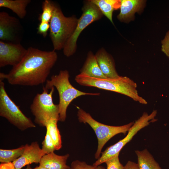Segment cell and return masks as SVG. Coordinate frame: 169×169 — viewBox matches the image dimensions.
Returning a JSON list of instances; mask_svg holds the SVG:
<instances>
[{
    "instance_id": "cell-14",
    "label": "cell",
    "mask_w": 169,
    "mask_h": 169,
    "mask_svg": "<svg viewBox=\"0 0 169 169\" xmlns=\"http://www.w3.org/2000/svg\"><path fill=\"white\" fill-rule=\"evenodd\" d=\"M69 156L68 154L61 156L54 152L46 154L42 157L39 166L47 169H71V167L66 164Z\"/></svg>"
},
{
    "instance_id": "cell-22",
    "label": "cell",
    "mask_w": 169,
    "mask_h": 169,
    "mask_svg": "<svg viewBox=\"0 0 169 169\" xmlns=\"http://www.w3.org/2000/svg\"><path fill=\"white\" fill-rule=\"evenodd\" d=\"M55 3L49 0H45L42 3V12L39 19L40 22L50 23L54 8Z\"/></svg>"
},
{
    "instance_id": "cell-5",
    "label": "cell",
    "mask_w": 169,
    "mask_h": 169,
    "mask_svg": "<svg viewBox=\"0 0 169 169\" xmlns=\"http://www.w3.org/2000/svg\"><path fill=\"white\" fill-rule=\"evenodd\" d=\"M77 116L79 122L88 124L96 134L98 141V145L95 154V158L97 159L100 157L102 149L110 139L117 134H125L134 123L131 122L120 126L106 125L96 120L89 113L79 108L77 111Z\"/></svg>"
},
{
    "instance_id": "cell-4",
    "label": "cell",
    "mask_w": 169,
    "mask_h": 169,
    "mask_svg": "<svg viewBox=\"0 0 169 169\" xmlns=\"http://www.w3.org/2000/svg\"><path fill=\"white\" fill-rule=\"evenodd\" d=\"M79 18L74 15L67 17L60 8L55 4L52 18L49 23V36L54 50L63 49L66 43L73 34Z\"/></svg>"
},
{
    "instance_id": "cell-12",
    "label": "cell",
    "mask_w": 169,
    "mask_h": 169,
    "mask_svg": "<svg viewBox=\"0 0 169 169\" xmlns=\"http://www.w3.org/2000/svg\"><path fill=\"white\" fill-rule=\"evenodd\" d=\"M46 154L41 149L36 141L32 142L30 145H25V149L22 155L13 161L15 169H21L26 165L33 163H39L42 157Z\"/></svg>"
},
{
    "instance_id": "cell-13",
    "label": "cell",
    "mask_w": 169,
    "mask_h": 169,
    "mask_svg": "<svg viewBox=\"0 0 169 169\" xmlns=\"http://www.w3.org/2000/svg\"><path fill=\"white\" fill-rule=\"evenodd\" d=\"M95 56L102 72L106 78H115L120 76L116 70L113 59L105 49H100Z\"/></svg>"
},
{
    "instance_id": "cell-30",
    "label": "cell",
    "mask_w": 169,
    "mask_h": 169,
    "mask_svg": "<svg viewBox=\"0 0 169 169\" xmlns=\"http://www.w3.org/2000/svg\"><path fill=\"white\" fill-rule=\"evenodd\" d=\"M25 169H47L44 167L41 166H36L34 168H32L29 165H28L27 167Z\"/></svg>"
},
{
    "instance_id": "cell-17",
    "label": "cell",
    "mask_w": 169,
    "mask_h": 169,
    "mask_svg": "<svg viewBox=\"0 0 169 169\" xmlns=\"http://www.w3.org/2000/svg\"><path fill=\"white\" fill-rule=\"evenodd\" d=\"M31 2L30 0H0V7L10 9L23 19L26 14V7Z\"/></svg>"
},
{
    "instance_id": "cell-23",
    "label": "cell",
    "mask_w": 169,
    "mask_h": 169,
    "mask_svg": "<svg viewBox=\"0 0 169 169\" xmlns=\"http://www.w3.org/2000/svg\"><path fill=\"white\" fill-rule=\"evenodd\" d=\"M46 134L42 143V149L46 154H47L54 152L55 150L49 130L47 128H46Z\"/></svg>"
},
{
    "instance_id": "cell-27",
    "label": "cell",
    "mask_w": 169,
    "mask_h": 169,
    "mask_svg": "<svg viewBox=\"0 0 169 169\" xmlns=\"http://www.w3.org/2000/svg\"><path fill=\"white\" fill-rule=\"evenodd\" d=\"M161 50L169 58V31L161 41Z\"/></svg>"
},
{
    "instance_id": "cell-28",
    "label": "cell",
    "mask_w": 169,
    "mask_h": 169,
    "mask_svg": "<svg viewBox=\"0 0 169 169\" xmlns=\"http://www.w3.org/2000/svg\"><path fill=\"white\" fill-rule=\"evenodd\" d=\"M124 169H139V168L137 163L129 161L124 166Z\"/></svg>"
},
{
    "instance_id": "cell-9",
    "label": "cell",
    "mask_w": 169,
    "mask_h": 169,
    "mask_svg": "<svg viewBox=\"0 0 169 169\" xmlns=\"http://www.w3.org/2000/svg\"><path fill=\"white\" fill-rule=\"evenodd\" d=\"M157 113L156 110H153L150 114L144 112L141 116L134 123L125 137L101 152V156L93 165L95 166H100L106 161L119 155L122 149L132 139L138 131L148 125L151 122L156 121V119L155 117Z\"/></svg>"
},
{
    "instance_id": "cell-16",
    "label": "cell",
    "mask_w": 169,
    "mask_h": 169,
    "mask_svg": "<svg viewBox=\"0 0 169 169\" xmlns=\"http://www.w3.org/2000/svg\"><path fill=\"white\" fill-rule=\"evenodd\" d=\"M80 71V73L91 77L98 78H107L102 72L95 54L91 51L88 53L86 60Z\"/></svg>"
},
{
    "instance_id": "cell-20",
    "label": "cell",
    "mask_w": 169,
    "mask_h": 169,
    "mask_svg": "<svg viewBox=\"0 0 169 169\" xmlns=\"http://www.w3.org/2000/svg\"><path fill=\"white\" fill-rule=\"evenodd\" d=\"M24 149L25 145L14 149H0V162L1 163L13 162L22 155Z\"/></svg>"
},
{
    "instance_id": "cell-3",
    "label": "cell",
    "mask_w": 169,
    "mask_h": 169,
    "mask_svg": "<svg viewBox=\"0 0 169 169\" xmlns=\"http://www.w3.org/2000/svg\"><path fill=\"white\" fill-rule=\"evenodd\" d=\"M69 72L66 70L60 71L58 74L53 75L49 80H47L45 87L51 90L55 87L59 95V120L64 122L67 117V108L72 101L81 96L99 95L100 93H88L81 91L74 87L69 80Z\"/></svg>"
},
{
    "instance_id": "cell-21",
    "label": "cell",
    "mask_w": 169,
    "mask_h": 169,
    "mask_svg": "<svg viewBox=\"0 0 169 169\" xmlns=\"http://www.w3.org/2000/svg\"><path fill=\"white\" fill-rule=\"evenodd\" d=\"M58 120L57 119H52L48 122L46 126L49 130L55 150H57L60 149L62 146L61 137L57 125Z\"/></svg>"
},
{
    "instance_id": "cell-24",
    "label": "cell",
    "mask_w": 169,
    "mask_h": 169,
    "mask_svg": "<svg viewBox=\"0 0 169 169\" xmlns=\"http://www.w3.org/2000/svg\"><path fill=\"white\" fill-rule=\"evenodd\" d=\"M71 169H105L102 166H95L87 164L84 161L76 160L73 161L71 165Z\"/></svg>"
},
{
    "instance_id": "cell-15",
    "label": "cell",
    "mask_w": 169,
    "mask_h": 169,
    "mask_svg": "<svg viewBox=\"0 0 169 169\" xmlns=\"http://www.w3.org/2000/svg\"><path fill=\"white\" fill-rule=\"evenodd\" d=\"M143 3V1L139 0H121L120 12L117 18L122 22L127 21L141 9Z\"/></svg>"
},
{
    "instance_id": "cell-25",
    "label": "cell",
    "mask_w": 169,
    "mask_h": 169,
    "mask_svg": "<svg viewBox=\"0 0 169 169\" xmlns=\"http://www.w3.org/2000/svg\"><path fill=\"white\" fill-rule=\"evenodd\" d=\"M119 156L118 155L105 162L106 165V169H124V166L120 163Z\"/></svg>"
},
{
    "instance_id": "cell-8",
    "label": "cell",
    "mask_w": 169,
    "mask_h": 169,
    "mask_svg": "<svg viewBox=\"0 0 169 169\" xmlns=\"http://www.w3.org/2000/svg\"><path fill=\"white\" fill-rule=\"evenodd\" d=\"M82 11L74 32L63 49L64 54L67 57L72 56L76 52L77 40L82 31L93 22L101 19L103 16L97 6L91 0L84 2Z\"/></svg>"
},
{
    "instance_id": "cell-29",
    "label": "cell",
    "mask_w": 169,
    "mask_h": 169,
    "mask_svg": "<svg viewBox=\"0 0 169 169\" xmlns=\"http://www.w3.org/2000/svg\"><path fill=\"white\" fill-rule=\"evenodd\" d=\"M0 169H15L12 162L1 163L0 164Z\"/></svg>"
},
{
    "instance_id": "cell-19",
    "label": "cell",
    "mask_w": 169,
    "mask_h": 169,
    "mask_svg": "<svg viewBox=\"0 0 169 169\" xmlns=\"http://www.w3.org/2000/svg\"><path fill=\"white\" fill-rule=\"evenodd\" d=\"M135 152L139 169H162L147 149L136 150Z\"/></svg>"
},
{
    "instance_id": "cell-2",
    "label": "cell",
    "mask_w": 169,
    "mask_h": 169,
    "mask_svg": "<svg viewBox=\"0 0 169 169\" xmlns=\"http://www.w3.org/2000/svg\"><path fill=\"white\" fill-rule=\"evenodd\" d=\"M75 80L82 86L119 93L142 104L146 105L147 103L145 99L139 95L136 83L126 76H120L115 78H98L80 73L76 76Z\"/></svg>"
},
{
    "instance_id": "cell-1",
    "label": "cell",
    "mask_w": 169,
    "mask_h": 169,
    "mask_svg": "<svg viewBox=\"0 0 169 169\" xmlns=\"http://www.w3.org/2000/svg\"><path fill=\"white\" fill-rule=\"evenodd\" d=\"M57 59L54 50L44 51L30 47L21 61L8 74L0 73V79H6L13 85L33 86L43 84L47 80Z\"/></svg>"
},
{
    "instance_id": "cell-18",
    "label": "cell",
    "mask_w": 169,
    "mask_h": 169,
    "mask_svg": "<svg viewBox=\"0 0 169 169\" xmlns=\"http://www.w3.org/2000/svg\"><path fill=\"white\" fill-rule=\"evenodd\" d=\"M100 9L105 15L114 24L112 16L114 10L120 8L121 0H90Z\"/></svg>"
},
{
    "instance_id": "cell-10",
    "label": "cell",
    "mask_w": 169,
    "mask_h": 169,
    "mask_svg": "<svg viewBox=\"0 0 169 169\" xmlns=\"http://www.w3.org/2000/svg\"><path fill=\"white\" fill-rule=\"evenodd\" d=\"M27 49L20 43L0 41V67L18 64L26 54Z\"/></svg>"
},
{
    "instance_id": "cell-6",
    "label": "cell",
    "mask_w": 169,
    "mask_h": 169,
    "mask_svg": "<svg viewBox=\"0 0 169 169\" xmlns=\"http://www.w3.org/2000/svg\"><path fill=\"white\" fill-rule=\"evenodd\" d=\"M54 88L50 92L44 86L42 93L37 94L34 98L30 106L31 112L35 117L34 122L41 126L46 127L48 122L52 119L59 120L58 105L53 102L52 95Z\"/></svg>"
},
{
    "instance_id": "cell-11",
    "label": "cell",
    "mask_w": 169,
    "mask_h": 169,
    "mask_svg": "<svg viewBox=\"0 0 169 169\" xmlns=\"http://www.w3.org/2000/svg\"><path fill=\"white\" fill-rule=\"evenodd\" d=\"M20 28L18 19L5 12H0V41L15 43L16 35Z\"/></svg>"
},
{
    "instance_id": "cell-7",
    "label": "cell",
    "mask_w": 169,
    "mask_h": 169,
    "mask_svg": "<svg viewBox=\"0 0 169 169\" xmlns=\"http://www.w3.org/2000/svg\"><path fill=\"white\" fill-rule=\"evenodd\" d=\"M0 115L21 131L34 128L31 119L23 113L8 95L3 80L0 79Z\"/></svg>"
},
{
    "instance_id": "cell-26",
    "label": "cell",
    "mask_w": 169,
    "mask_h": 169,
    "mask_svg": "<svg viewBox=\"0 0 169 169\" xmlns=\"http://www.w3.org/2000/svg\"><path fill=\"white\" fill-rule=\"evenodd\" d=\"M49 23L46 22H40L37 28L38 33L45 37L49 29Z\"/></svg>"
}]
</instances>
